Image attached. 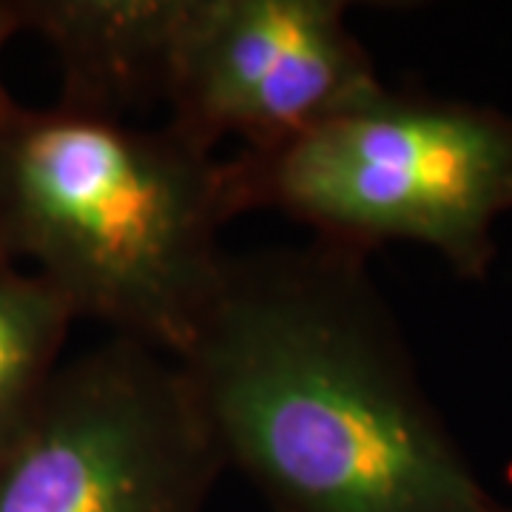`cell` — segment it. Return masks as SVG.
Returning <instances> with one entry per match:
<instances>
[{
	"mask_svg": "<svg viewBox=\"0 0 512 512\" xmlns=\"http://www.w3.org/2000/svg\"><path fill=\"white\" fill-rule=\"evenodd\" d=\"M365 259L316 239L228 254L174 359L225 470L271 512H501Z\"/></svg>",
	"mask_w": 512,
	"mask_h": 512,
	"instance_id": "1",
	"label": "cell"
},
{
	"mask_svg": "<svg viewBox=\"0 0 512 512\" xmlns=\"http://www.w3.org/2000/svg\"><path fill=\"white\" fill-rule=\"evenodd\" d=\"M222 157L171 126L52 106L0 123V256L74 319L177 359L220 285Z\"/></svg>",
	"mask_w": 512,
	"mask_h": 512,
	"instance_id": "2",
	"label": "cell"
},
{
	"mask_svg": "<svg viewBox=\"0 0 512 512\" xmlns=\"http://www.w3.org/2000/svg\"><path fill=\"white\" fill-rule=\"evenodd\" d=\"M222 188L234 220L279 211L365 256L413 242L478 282L512 211V114L382 86L282 143L222 157Z\"/></svg>",
	"mask_w": 512,
	"mask_h": 512,
	"instance_id": "3",
	"label": "cell"
},
{
	"mask_svg": "<svg viewBox=\"0 0 512 512\" xmlns=\"http://www.w3.org/2000/svg\"><path fill=\"white\" fill-rule=\"evenodd\" d=\"M222 473L177 362L109 336L0 453V512H205Z\"/></svg>",
	"mask_w": 512,
	"mask_h": 512,
	"instance_id": "4",
	"label": "cell"
},
{
	"mask_svg": "<svg viewBox=\"0 0 512 512\" xmlns=\"http://www.w3.org/2000/svg\"><path fill=\"white\" fill-rule=\"evenodd\" d=\"M382 86L342 0H177L165 126L202 151L274 146Z\"/></svg>",
	"mask_w": 512,
	"mask_h": 512,
	"instance_id": "5",
	"label": "cell"
},
{
	"mask_svg": "<svg viewBox=\"0 0 512 512\" xmlns=\"http://www.w3.org/2000/svg\"><path fill=\"white\" fill-rule=\"evenodd\" d=\"M20 12L57 57V106L128 120L165 103L177 0H20Z\"/></svg>",
	"mask_w": 512,
	"mask_h": 512,
	"instance_id": "6",
	"label": "cell"
},
{
	"mask_svg": "<svg viewBox=\"0 0 512 512\" xmlns=\"http://www.w3.org/2000/svg\"><path fill=\"white\" fill-rule=\"evenodd\" d=\"M74 325L72 308L40 276L0 256V453L35 419Z\"/></svg>",
	"mask_w": 512,
	"mask_h": 512,
	"instance_id": "7",
	"label": "cell"
},
{
	"mask_svg": "<svg viewBox=\"0 0 512 512\" xmlns=\"http://www.w3.org/2000/svg\"><path fill=\"white\" fill-rule=\"evenodd\" d=\"M23 32V12H20V0H0V55L6 49V43L12 37ZM20 103H15V97L6 92L3 86V77H0V123L18 111Z\"/></svg>",
	"mask_w": 512,
	"mask_h": 512,
	"instance_id": "8",
	"label": "cell"
},
{
	"mask_svg": "<svg viewBox=\"0 0 512 512\" xmlns=\"http://www.w3.org/2000/svg\"><path fill=\"white\" fill-rule=\"evenodd\" d=\"M501 512H512V507H504V504H501Z\"/></svg>",
	"mask_w": 512,
	"mask_h": 512,
	"instance_id": "9",
	"label": "cell"
}]
</instances>
